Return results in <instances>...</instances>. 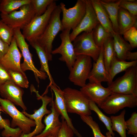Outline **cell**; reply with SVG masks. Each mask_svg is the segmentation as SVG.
I'll list each match as a JSON object with an SVG mask.
<instances>
[{
  "mask_svg": "<svg viewBox=\"0 0 137 137\" xmlns=\"http://www.w3.org/2000/svg\"><path fill=\"white\" fill-rule=\"evenodd\" d=\"M61 12L59 5H57L52 13L44 32L37 40L45 50L49 61L52 60V53L53 41L59 32L63 30L60 19Z\"/></svg>",
  "mask_w": 137,
  "mask_h": 137,
  "instance_id": "6da1fadb",
  "label": "cell"
},
{
  "mask_svg": "<svg viewBox=\"0 0 137 137\" xmlns=\"http://www.w3.org/2000/svg\"><path fill=\"white\" fill-rule=\"evenodd\" d=\"M63 91L67 112L80 116L91 114L89 107L90 100L81 91L70 87Z\"/></svg>",
  "mask_w": 137,
  "mask_h": 137,
  "instance_id": "7a4b0ae2",
  "label": "cell"
},
{
  "mask_svg": "<svg viewBox=\"0 0 137 137\" xmlns=\"http://www.w3.org/2000/svg\"><path fill=\"white\" fill-rule=\"evenodd\" d=\"M125 71L123 76L113 81L107 88L112 93L137 96V65Z\"/></svg>",
  "mask_w": 137,
  "mask_h": 137,
  "instance_id": "3957f363",
  "label": "cell"
},
{
  "mask_svg": "<svg viewBox=\"0 0 137 137\" xmlns=\"http://www.w3.org/2000/svg\"><path fill=\"white\" fill-rule=\"evenodd\" d=\"M56 1L50 4L45 13L39 16H35L23 29L22 34L28 41L38 40L44 32L52 13L56 7Z\"/></svg>",
  "mask_w": 137,
  "mask_h": 137,
  "instance_id": "277c9868",
  "label": "cell"
},
{
  "mask_svg": "<svg viewBox=\"0 0 137 137\" xmlns=\"http://www.w3.org/2000/svg\"><path fill=\"white\" fill-rule=\"evenodd\" d=\"M13 37L23 58V62L21 64V67L22 71L24 72L28 70L32 71L38 83L39 82V78L45 79L48 76L45 72L38 70L35 67L32 61V55L29 50V45L26 41L25 39L20 28L13 29Z\"/></svg>",
  "mask_w": 137,
  "mask_h": 137,
  "instance_id": "5b68a950",
  "label": "cell"
},
{
  "mask_svg": "<svg viewBox=\"0 0 137 137\" xmlns=\"http://www.w3.org/2000/svg\"><path fill=\"white\" fill-rule=\"evenodd\" d=\"M0 105L4 112L12 118L11 125V128H14L17 126L21 130L22 133L28 134L31 132V128L36 126L34 120L19 111L10 101L0 97Z\"/></svg>",
  "mask_w": 137,
  "mask_h": 137,
  "instance_id": "8992f818",
  "label": "cell"
},
{
  "mask_svg": "<svg viewBox=\"0 0 137 137\" xmlns=\"http://www.w3.org/2000/svg\"><path fill=\"white\" fill-rule=\"evenodd\" d=\"M59 6L62 13L61 22L63 30L73 29L80 23L86 12L85 0H78L72 7L67 9L65 4L61 2Z\"/></svg>",
  "mask_w": 137,
  "mask_h": 137,
  "instance_id": "52a82bcc",
  "label": "cell"
},
{
  "mask_svg": "<svg viewBox=\"0 0 137 137\" xmlns=\"http://www.w3.org/2000/svg\"><path fill=\"white\" fill-rule=\"evenodd\" d=\"M92 66V58L85 55L77 56L70 70L68 79L73 84L81 88L86 84Z\"/></svg>",
  "mask_w": 137,
  "mask_h": 137,
  "instance_id": "ba28073f",
  "label": "cell"
},
{
  "mask_svg": "<svg viewBox=\"0 0 137 137\" xmlns=\"http://www.w3.org/2000/svg\"><path fill=\"white\" fill-rule=\"evenodd\" d=\"M20 9L8 14L1 13V20L13 29H23L35 16V13L30 3L23 5Z\"/></svg>",
  "mask_w": 137,
  "mask_h": 137,
  "instance_id": "9c48e42d",
  "label": "cell"
},
{
  "mask_svg": "<svg viewBox=\"0 0 137 137\" xmlns=\"http://www.w3.org/2000/svg\"><path fill=\"white\" fill-rule=\"evenodd\" d=\"M137 105V96L132 95L112 93L99 107L106 113L115 114L125 107L134 108Z\"/></svg>",
  "mask_w": 137,
  "mask_h": 137,
  "instance_id": "30bf717a",
  "label": "cell"
},
{
  "mask_svg": "<svg viewBox=\"0 0 137 137\" xmlns=\"http://www.w3.org/2000/svg\"><path fill=\"white\" fill-rule=\"evenodd\" d=\"M73 45L76 56L85 55L91 57L94 62L97 60L100 54L101 47L95 43L91 32H83L74 40Z\"/></svg>",
  "mask_w": 137,
  "mask_h": 137,
  "instance_id": "8fae6325",
  "label": "cell"
},
{
  "mask_svg": "<svg viewBox=\"0 0 137 137\" xmlns=\"http://www.w3.org/2000/svg\"><path fill=\"white\" fill-rule=\"evenodd\" d=\"M70 30L66 29L62 31L60 35L61 44L58 47L53 50L52 53V55L59 54L61 55L59 59L65 63L69 71L73 66L77 56L70 38Z\"/></svg>",
  "mask_w": 137,
  "mask_h": 137,
  "instance_id": "7c38bea8",
  "label": "cell"
},
{
  "mask_svg": "<svg viewBox=\"0 0 137 137\" xmlns=\"http://www.w3.org/2000/svg\"><path fill=\"white\" fill-rule=\"evenodd\" d=\"M38 97L41 100L42 104L38 109L34 110L33 114H29L23 110L22 111L26 116L35 121L36 128L33 131L29 134L22 133L19 137H33L41 133L45 128V126L42 122V119L44 115L49 114L51 112V110H48L47 107L51 101L52 98L46 95L43 96L39 95Z\"/></svg>",
  "mask_w": 137,
  "mask_h": 137,
  "instance_id": "4fadbf2b",
  "label": "cell"
},
{
  "mask_svg": "<svg viewBox=\"0 0 137 137\" xmlns=\"http://www.w3.org/2000/svg\"><path fill=\"white\" fill-rule=\"evenodd\" d=\"M86 3L85 14L79 24L72 30L70 38L73 42L81 32H91L99 22L91 4L90 0H85Z\"/></svg>",
  "mask_w": 137,
  "mask_h": 137,
  "instance_id": "5bb4252c",
  "label": "cell"
},
{
  "mask_svg": "<svg viewBox=\"0 0 137 137\" xmlns=\"http://www.w3.org/2000/svg\"><path fill=\"white\" fill-rule=\"evenodd\" d=\"M22 55L13 37L6 53L0 59V63L8 71H15L25 74L22 70L20 61Z\"/></svg>",
  "mask_w": 137,
  "mask_h": 137,
  "instance_id": "9a60e30c",
  "label": "cell"
},
{
  "mask_svg": "<svg viewBox=\"0 0 137 137\" xmlns=\"http://www.w3.org/2000/svg\"><path fill=\"white\" fill-rule=\"evenodd\" d=\"M24 93V90L11 80L0 86V94L3 97L26 111L27 108L22 99Z\"/></svg>",
  "mask_w": 137,
  "mask_h": 137,
  "instance_id": "2e32d148",
  "label": "cell"
},
{
  "mask_svg": "<svg viewBox=\"0 0 137 137\" xmlns=\"http://www.w3.org/2000/svg\"><path fill=\"white\" fill-rule=\"evenodd\" d=\"M52 100L50 103L51 112L44 119L45 126L44 130L39 134L33 137H46L50 135L57 134L62 126L61 122L59 119L60 114L56 108L53 100V93L51 90Z\"/></svg>",
  "mask_w": 137,
  "mask_h": 137,
  "instance_id": "e0dca14e",
  "label": "cell"
},
{
  "mask_svg": "<svg viewBox=\"0 0 137 137\" xmlns=\"http://www.w3.org/2000/svg\"><path fill=\"white\" fill-rule=\"evenodd\" d=\"M80 90L99 107L112 94L107 88L103 87L100 83L89 82L81 88Z\"/></svg>",
  "mask_w": 137,
  "mask_h": 137,
  "instance_id": "ac0fdd59",
  "label": "cell"
},
{
  "mask_svg": "<svg viewBox=\"0 0 137 137\" xmlns=\"http://www.w3.org/2000/svg\"><path fill=\"white\" fill-rule=\"evenodd\" d=\"M49 87L54 93V105L60 115H61V118L66 121L67 125L73 130L75 134L78 137H82L74 127L71 119L68 114L63 91L57 84H51Z\"/></svg>",
  "mask_w": 137,
  "mask_h": 137,
  "instance_id": "d6986e66",
  "label": "cell"
},
{
  "mask_svg": "<svg viewBox=\"0 0 137 137\" xmlns=\"http://www.w3.org/2000/svg\"><path fill=\"white\" fill-rule=\"evenodd\" d=\"M88 79L90 83H101L103 82L108 83L109 81V74L104 61L102 46L101 47L100 54L97 60L93 63Z\"/></svg>",
  "mask_w": 137,
  "mask_h": 137,
  "instance_id": "ffe728a7",
  "label": "cell"
},
{
  "mask_svg": "<svg viewBox=\"0 0 137 137\" xmlns=\"http://www.w3.org/2000/svg\"><path fill=\"white\" fill-rule=\"evenodd\" d=\"M90 1L99 23L107 31L112 35L115 33L108 13L99 0H90Z\"/></svg>",
  "mask_w": 137,
  "mask_h": 137,
  "instance_id": "44dd1931",
  "label": "cell"
},
{
  "mask_svg": "<svg viewBox=\"0 0 137 137\" xmlns=\"http://www.w3.org/2000/svg\"><path fill=\"white\" fill-rule=\"evenodd\" d=\"M30 44L36 50L39 59L41 67L40 71L45 72L48 77L50 82L48 87L51 84H56L55 82L50 73L48 62L47 56L43 47L37 40H30L28 41Z\"/></svg>",
  "mask_w": 137,
  "mask_h": 137,
  "instance_id": "7402d4cb",
  "label": "cell"
},
{
  "mask_svg": "<svg viewBox=\"0 0 137 137\" xmlns=\"http://www.w3.org/2000/svg\"><path fill=\"white\" fill-rule=\"evenodd\" d=\"M136 21L137 16L133 15L126 9L119 7L117 19L118 33L123 35L133 26Z\"/></svg>",
  "mask_w": 137,
  "mask_h": 137,
  "instance_id": "603a6c76",
  "label": "cell"
},
{
  "mask_svg": "<svg viewBox=\"0 0 137 137\" xmlns=\"http://www.w3.org/2000/svg\"><path fill=\"white\" fill-rule=\"evenodd\" d=\"M99 1L108 13L114 32L118 33L117 19L120 0Z\"/></svg>",
  "mask_w": 137,
  "mask_h": 137,
  "instance_id": "cb8c5ba5",
  "label": "cell"
},
{
  "mask_svg": "<svg viewBox=\"0 0 137 137\" xmlns=\"http://www.w3.org/2000/svg\"><path fill=\"white\" fill-rule=\"evenodd\" d=\"M137 65V61H127L121 60L117 57L112 62L109 71V80L108 85L113 81L115 76L121 72L125 71L129 68Z\"/></svg>",
  "mask_w": 137,
  "mask_h": 137,
  "instance_id": "d4e9b609",
  "label": "cell"
},
{
  "mask_svg": "<svg viewBox=\"0 0 137 137\" xmlns=\"http://www.w3.org/2000/svg\"><path fill=\"white\" fill-rule=\"evenodd\" d=\"M112 35L114 48L117 58L119 59L126 61L127 53L133 49L129 43L119 34L115 33Z\"/></svg>",
  "mask_w": 137,
  "mask_h": 137,
  "instance_id": "484cf974",
  "label": "cell"
},
{
  "mask_svg": "<svg viewBox=\"0 0 137 137\" xmlns=\"http://www.w3.org/2000/svg\"><path fill=\"white\" fill-rule=\"evenodd\" d=\"M102 49L104 63L109 74L111 64L117 57L114 48L113 37L108 38L105 41L102 45Z\"/></svg>",
  "mask_w": 137,
  "mask_h": 137,
  "instance_id": "4316f807",
  "label": "cell"
},
{
  "mask_svg": "<svg viewBox=\"0 0 137 137\" xmlns=\"http://www.w3.org/2000/svg\"><path fill=\"white\" fill-rule=\"evenodd\" d=\"M31 0H0V12L4 14H9L23 5L30 3Z\"/></svg>",
  "mask_w": 137,
  "mask_h": 137,
  "instance_id": "83f0119b",
  "label": "cell"
},
{
  "mask_svg": "<svg viewBox=\"0 0 137 137\" xmlns=\"http://www.w3.org/2000/svg\"><path fill=\"white\" fill-rule=\"evenodd\" d=\"M126 110H124L119 115L110 117L112 123L111 129L113 131L117 132L121 137H126L127 130L125 115Z\"/></svg>",
  "mask_w": 137,
  "mask_h": 137,
  "instance_id": "f1b7e54d",
  "label": "cell"
},
{
  "mask_svg": "<svg viewBox=\"0 0 137 137\" xmlns=\"http://www.w3.org/2000/svg\"><path fill=\"white\" fill-rule=\"evenodd\" d=\"M4 112L0 105V128L3 129L2 135L4 137H19L22 132L20 128L18 127L13 128L11 127L9 120L3 118L1 115V112Z\"/></svg>",
  "mask_w": 137,
  "mask_h": 137,
  "instance_id": "f546056e",
  "label": "cell"
},
{
  "mask_svg": "<svg viewBox=\"0 0 137 137\" xmlns=\"http://www.w3.org/2000/svg\"><path fill=\"white\" fill-rule=\"evenodd\" d=\"M92 33L95 43L100 47L103 45L107 40L113 37L112 34L107 31L100 23L93 29Z\"/></svg>",
  "mask_w": 137,
  "mask_h": 137,
  "instance_id": "4dcf8cb0",
  "label": "cell"
},
{
  "mask_svg": "<svg viewBox=\"0 0 137 137\" xmlns=\"http://www.w3.org/2000/svg\"><path fill=\"white\" fill-rule=\"evenodd\" d=\"M89 107L91 111H94L97 114L99 120L104 123L107 130L112 136L114 137L115 134L111 129L112 123L110 117L105 115L99 109L96 104L91 100L89 102Z\"/></svg>",
  "mask_w": 137,
  "mask_h": 137,
  "instance_id": "1f68e13d",
  "label": "cell"
},
{
  "mask_svg": "<svg viewBox=\"0 0 137 137\" xmlns=\"http://www.w3.org/2000/svg\"><path fill=\"white\" fill-rule=\"evenodd\" d=\"M55 0H31L30 4L35 12V16H39L46 12L48 6Z\"/></svg>",
  "mask_w": 137,
  "mask_h": 137,
  "instance_id": "d6a6232c",
  "label": "cell"
},
{
  "mask_svg": "<svg viewBox=\"0 0 137 137\" xmlns=\"http://www.w3.org/2000/svg\"><path fill=\"white\" fill-rule=\"evenodd\" d=\"M13 37V29L0 20V38L10 45Z\"/></svg>",
  "mask_w": 137,
  "mask_h": 137,
  "instance_id": "836d02e7",
  "label": "cell"
},
{
  "mask_svg": "<svg viewBox=\"0 0 137 137\" xmlns=\"http://www.w3.org/2000/svg\"><path fill=\"white\" fill-rule=\"evenodd\" d=\"M12 80L21 88H27L29 82L26 74L20 72L8 71Z\"/></svg>",
  "mask_w": 137,
  "mask_h": 137,
  "instance_id": "e575fe53",
  "label": "cell"
},
{
  "mask_svg": "<svg viewBox=\"0 0 137 137\" xmlns=\"http://www.w3.org/2000/svg\"><path fill=\"white\" fill-rule=\"evenodd\" d=\"M80 117L82 120L91 128L94 137H107L101 133L98 124L93 120L91 116H81Z\"/></svg>",
  "mask_w": 137,
  "mask_h": 137,
  "instance_id": "d590c367",
  "label": "cell"
},
{
  "mask_svg": "<svg viewBox=\"0 0 137 137\" xmlns=\"http://www.w3.org/2000/svg\"><path fill=\"white\" fill-rule=\"evenodd\" d=\"M127 133L137 137V113L136 111L132 114L130 118L126 121Z\"/></svg>",
  "mask_w": 137,
  "mask_h": 137,
  "instance_id": "8d00e7d4",
  "label": "cell"
},
{
  "mask_svg": "<svg viewBox=\"0 0 137 137\" xmlns=\"http://www.w3.org/2000/svg\"><path fill=\"white\" fill-rule=\"evenodd\" d=\"M125 40L128 41L133 49L137 47V28L132 27L126 31L123 34Z\"/></svg>",
  "mask_w": 137,
  "mask_h": 137,
  "instance_id": "74e56055",
  "label": "cell"
},
{
  "mask_svg": "<svg viewBox=\"0 0 137 137\" xmlns=\"http://www.w3.org/2000/svg\"><path fill=\"white\" fill-rule=\"evenodd\" d=\"M119 7L126 9L135 16L137 15V1L131 2L130 0H120Z\"/></svg>",
  "mask_w": 137,
  "mask_h": 137,
  "instance_id": "f35d334b",
  "label": "cell"
},
{
  "mask_svg": "<svg viewBox=\"0 0 137 137\" xmlns=\"http://www.w3.org/2000/svg\"><path fill=\"white\" fill-rule=\"evenodd\" d=\"M61 119L62 126L57 137H73L74 133L73 130L68 126L63 118H61Z\"/></svg>",
  "mask_w": 137,
  "mask_h": 137,
  "instance_id": "ab89813d",
  "label": "cell"
},
{
  "mask_svg": "<svg viewBox=\"0 0 137 137\" xmlns=\"http://www.w3.org/2000/svg\"><path fill=\"white\" fill-rule=\"evenodd\" d=\"M11 80L12 79L8 71L0 63V86Z\"/></svg>",
  "mask_w": 137,
  "mask_h": 137,
  "instance_id": "60d3db41",
  "label": "cell"
},
{
  "mask_svg": "<svg viewBox=\"0 0 137 137\" xmlns=\"http://www.w3.org/2000/svg\"><path fill=\"white\" fill-rule=\"evenodd\" d=\"M9 45L5 43L0 38V59L6 53Z\"/></svg>",
  "mask_w": 137,
  "mask_h": 137,
  "instance_id": "b9f144b4",
  "label": "cell"
},
{
  "mask_svg": "<svg viewBox=\"0 0 137 137\" xmlns=\"http://www.w3.org/2000/svg\"><path fill=\"white\" fill-rule=\"evenodd\" d=\"M126 60H130V61H137V52H128L126 56Z\"/></svg>",
  "mask_w": 137,
  "mask_h": 137,
  "instance_id": "7bdbcfd3",
  "label": "cell"
},
{
  "mask_svg": "<svg viewBox=\"0 0 137 137\" xmlns=\"http://www.w3.org/2000/svg\"><path fill=\"white\" fill-rule=\"evenodd\" d=\"M106 135L107 137H113L109 131L106 132Z\"/></svg>",
  "mask_w": 137,
  "mask_h": 137,
  "instance_id": "ee69618b",
  "label": "cell"
},
{
  "mask_svg": "<svg viewBox=\"0 0 137 137\" xmlns=\"http://www.w3.org/2000/svg\"><path fill=\"white\" fill-rule=\"evenodd\" d=\"M57 135L58 134L50 135L46 137H57Z\"/></svg>",
  "mask_w": 137,
  "mask_h": 137,
  "instance_id": "f6af8a7d",
  "label": "cell"
}]
</instances>
